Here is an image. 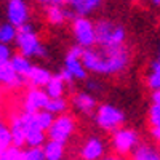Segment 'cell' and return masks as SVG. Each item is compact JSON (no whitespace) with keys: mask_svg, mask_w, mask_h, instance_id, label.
Here are the masks:
<instances>
[{"mask_svg":"<svg viewBox=\"0 0 160 160\" xmlns=\"http://www.w3.org/2000/svg\"><path fill=\"white\" fill-rule=\"evenodd\" d=\"M148 83H149L151 88L160 90V62H158V61L152 64V74L149 75Z\"/></svg>","mask_w":160,"mask_h":160,"instance_id":"obj_25","label":"cell"},{"mask_svg":"<svg viewBox=\"0 0 160 160\" xmlns=\"http://www.w3.org/2000/svg\"><path fill=\"white\" fill-rule=\"evenodd\" d=\"M149 122L152 127H160V106L154 104L149 111Z\"/></svg>","mask_w":160,"mask_h":160,"instance_id":"obj_28","label":"cell"},{"mask_svg":"<svg viewBox=\"0 0 160 160\" xmlns=\"http://www.w3.org/2000/svg\"><path fill=\"white\" fill-rule=\"evenodd\" d=\"M151 133H152V136H154L157 141H160V127H152Z\"/></svg>","mask_w":160,"mask_h":160,"instance_id":"obj_32","label":"cell"},{"mask_svg":"<svg viewBox=\"0 0 160 160\" xmlns=\"http://www.w3.org/2000/svg\"><path fill=\"white\" fill-rule=\"evenodd\" d=\"M133 158H136V160H158L160 158V154L151 148V146H138V148L135 149V152H133Z\"/></svg>","mask_w":160,"mask_h":160,"instance_id":"obj_18","label":"cell"},{"mask_svg":"<svg viewBox=\"0 0 160 160\" xmlns=\"http://www.w3.org/2000/svg\"><path fill=\"white\" fill-rule=\"evenodd\" d=\"M66 108H68V104H66V101L59 96V98H51L45 109L50 111L51 114H61V112L66 111Z\"/></svg>","mask_w":160,"mask_h":160,"instance_id":"obj_24","label":"cell"},{"mask_svg":"<svg viewBox=\"0 0 160 160\" xmlns=\"http://www.w3.org/2000/svg\"><path fill=\"white\" fill-rule=\"evenodd\" d=\"M82 62L93 72L115 74L128 64V51L123 45L101 47V50H85L82 55Z\"/></svg>","mask_w":160,"mask_h":160,"instance_id":"obj_1","label":"cell"},{"mask_svg":"<svg viewBox=\"0 0 160 160\" xmlns=\"http://www.w3.org/2000/svg\"><path fill=\"white\" fill-rule=\"evenodd\" d=\"M138 142V136L131 130H118L114 135V148L118 154H128L135 144Z\"/></svg>","mask_w":160,"mask_h":160,"instance_id":"obj_7","label":"cell"},{"mask_svg":"<svg viewBox=\"0 0 160 160\" xmlns=\"http://www.w3.org/2000/svg\"><path fill=\"white\" fill-rule=\"evenodd\" d=\"M80 47H82V45H80ZM80 47H74L69 51L68 58H66V69H69L74 74V77H77V78H85L87 77V72L83 69L82 62H80V59H82V55H83L85 50H82Z\"/></svg>","mask_w":160,"mask_h":160,"instance_id":"obj_9","label":"cell"},{"mask_svg":"<svg viewBox=\"0 0 160 160\" xmlns=\"http://www.w3.org/2000/svg\"><path fill=\"white\" fill-rule=\"evenodd\" d=\"M18 35V28L15 24H3L2 28H0V40H2V43H8L11 42L13 38Z\"/></svg>","mask_w":160,"mask_h":160,"instance_id":"obj_23","label":"cell"},{"mask_svg":"<svg viewBox=\"0 0 160 160\" xmlns=\"http://www.w3.org/2000/svg\"><path fill=\"white\" fill-rule=\"evenodd\" d=\"M125 40V31L122 26L111 21H101L96 24V42L99 47H118Z\"/></svg>","mask_w":160,"mask_h":160,"instance_id":"obj_2","label":"cell"},{"mask_svg":"<svg viewBox=\"0 0 160 160\" xmlns=\"http://www.w3.org/2000/svg\"><path fill=\"white\" fill-rule=\"evenodd\" d=\"M16 42H18V47L21 50V55L24 56H34V55H38V56H45V51H43V47L40 45L38 38L35 34L31 32H18L16 35Z\"/></svg>","mask_w":160,"mask_h":160,"instance_id":"obj_5","label":"cell"},{"mask_svg":"<svg viewBox=\"0 0 160 160\" xmlns=\"http://www.w3.org/2000/svg\"><path fill=\"white\" fill-rule=\"evenodd\" d=\"M158 62H160V56H158Z\"/></svg>","mask_w":160,"mask_h":160,"instance_id":"obj_35","label":"cell"},{"mask_svg":"<svg viewBox=\"0 0 160 160\" xmlns=\"http://www.w3.org/2000/svg\"><path fill=\"white\" fill-rule=\"evenodd\" d=\"M28 78L26 75H21L15 71V68L11 66V62H3L2 68H0V80H2V83L8 88H19L22 87L24 80Z\"/></svg>","mask_w":160,"mask_h":160,"instance_id":"obj_8","label":"cell"},{"mask_svg":"<svg viewBox=\"0 0 160 160\" xmlns=\"http://www.w3.org/2000/svg\"><path fill=\"white\" fill-rule=\"evenodd\" d=\"M10 62H11L13 68H15V71H16L18 74H21V75L28 77V75L31 74V71H32V66H31V62L28 61V56H24V55L13 56V58L10 59Z\"/></svg>","mask_w":160,"mask_h":160,"instance_id":"obj_17","label":"cell"},{"mask_svg":"<svg viewBox=\"0 0 160 160\" xmlns=\"http://www.w3.org/2000/svg\"><path fill=\"white\" fill-rule=\"evenodd\" d=\"M7 15H8L10 22L15 24L16 28H19L28 19V7H26V3L22 0H10L8 8H7Z\"/></svg>","mask_w":160,"mask_h":160,"instance_id":"obj_11","label":"cell"},{"mask_svg":"<svg viewBox=\"0 0 160 160\" xmlns=\"http://www.w3.org/2000/svg\"><path fill=\"white\" fill-rule=\"evenodd\" d=\"M47 18L51 24H62L66 16V11L59 8V5H48L47 7Z\"/></svg>","mask_w":160,"mask_h":160,"instance_id":"obj_20","label":"cell"},{"mask_svg":"<svg viewBox=\"0 0 160 160\" xmlns=\"http://www.w3.org/2000/svg\"><path fill=\"white\" fill-rule=\"evenodd\" d=\"M64 80L61 78V75H55L51 77V80L45 85L47 87V93L50 95V98H59L64 91Z\"/></svg>","mask_w":160,"mask_h":160,"instance_id":"obj_19","label":"cell"},{"mask_svg":"<svg viewBox=\"0 0 160 160\" xmlns=\"http://www.w3.org/2000/svg\"><path fill=\"white\" fill-rule=\"evenodd\" d=\"M74 35L77 38L78 45L90 48L96 42V28H93V24L88 19L77 18L74 19Z\"/></svg>","mask_w":160,"mask_h":160,"instance_id":"obj_4","label":"cell"},{"mask_svg":"<svg viewBox=\"0 0 160 160\" xmlns=\"http://www.w3.org/2000/svg\"><path fill=\"white\" fill-rule=\"evenodd\" d=\"M59 75H61V78L64 80L66 83H72V78H74V74H72V72H71L69 69H66V71H62V72H61Z\"/></svg>","mask_w":160,"mask_h":160,"instance_id":"obj_30","label":"cell"},{"mask_svg":"<svg viewBox=\"0 0 160 160\" xmlns=\"http://www.w3.org/2000/svg\"><path fill=\"white\" fill-rule=\"evenodd\" d=\"M123 114L118 109L112 108V106H101L96 115V122L102 130L114 131L123 123Z\"/></svg>","mask_w":160,"mask_h":160,"instance_id":"obj_3","label":"cell"},{"mask_svg":"<svg viewBox=\"0 0 160 160\" xmlns=\"http://www.w3.org/2000/svg\"><path fill=\"white\" fill-rule=\"evenodd\" d=\"M152 3H155V5H160V0H152Z\"/></svg>","mask_w":160,"mask_h":160,"instance_id":"obj_34","label":"cell"},{"mask_svg":"<svg viewBox=\"0 0 160 160\" xmlns=\"http://www.w3.org/2000/svg\"><path fill=\"white\" fill-rule=\"evenodd\" d=\"M152 101H154V104H158L160 106V90H155L152 93Z\"/></svg>","mask_w":160,"mask_h":160,"instance_id":"obj_33","label":"cell"},{"mask_svg":"<svg viewBox=\"0 0 160 160\" xmlns=\"http://www.w3.org/2000/svg\"><path fill=\"white\" fill-rule=\"evenodd\" d=\"M29 82L34 85V87H42V85H47L50 80H51V75L48 71L42 69V68H32L31 74L28 75Z\"/></svg>","mask_w":160,"mask_h":160,"instance_id":"obj_16","label":"cell"},{"mask_svg":"<svg viewBox=\"0 0 160 160\" xmlns=\"http://www.w3.org/2000/svg\"><path fill=\"white\" fill-rule=\"evenodd\" d=\"M74 127H75V123H74L72 117L61 115L56 120H53V123L48 130V136H50V139L66 142V139H68L71 136V133L74 131Z\"/></svg>","mask_w":160,"mask_h":160,"instance_id":"obj_6","label":"cell"},{"mask_svg":"<svg viewBox=\"0 0 160 160\" xmlns=\"http://www.w3.org/2000/svg\"><path fill=\"white\" fill-rule=\"evenodd\" d=\"M64 142L61 141H56V139H51L45 144L43 148V152H45V158L48 160H59L64 154Z\"/></svg>","mask_w":160,"mask_h":160,"instance_id":"obj_14","label":"cell"},{"mask_svg":"<svg viewBox=\"0 0 160 160\" xmlns=\"http://www.w3.org/2000/svg\"><path fill=\"white\" fill-rule=\"evenodd\" d=\"M45 158L43 149H40V146H31V149L24 151V160H42Z\"/></svg>","mask_w":160,"mask_h":160,"instance_id":"obj_27","label":"cell"},{"mask_svg":"<svg viewBox=\"0 0 160 160\" xmlns=\"http://www.w3.org/2000/svg\"><path fill=\"white\" fill-rule=\"evenodd\" d=\"M10 61V50L5 43H2V47H0V62H8Z\"/></svg>","mask_w":160,"mask_h":160,"instance_id":"obj_29","label":"cell"},{"mask_svg":"<svg viewBox=\"0 0 160 160\" xmlns=\"http://www.w3.org/2000/svg\"><path fill=\"white\" fill-rule=\"evenodd\" d=\"M66 3L72 10H75L78 15H87L99 7L101 0H66Z\"/></svg>","mask_w":160,"mask_h":160,"instance_id":"obj_13","label":"cell"},{"mask_svg":"<svg viewBox=\"0 0 160 160\" xmlns=\"http://www.w3.org/2000/svg\"><path fill=\"white\" fill-rule=\"evenodd\" d=\"M0 158L2 160H24V151L19 149V146L10 144L7 149H0Z\"/></svg>","mask_w":160,"mask_h":160,"instance_id":"obj_21","label":"cell"},{"mask_svg":"<svg viewBox=\"0 0 160 160\" xmlns=\"http://www.w3.org/2000/svg\"><path fill=\"white\" fill-rule=\"evenodd\" d=\"M38 2L47 3V5H61L62 2H66V0H38Z\"/></svg>","mask_w":160,"mask_h":160,"instance_id":"obj_31","label":"cell"},{"mask_svg":"<svg viewBox=\"0 0 160 160\" xmlns=\"http://www.w3.org/2000/svg\"><path fill=\"white\" fill-rule=\"evenodd\" d=\"M104 152V146L99 139L96 138H91L90 141L85 142V146L82 148V157L87 158V160H95V158H99Z\"/></svg>","mask_w":160,"mask_h":160,"instance_id":"obj_12","label":"cell"},{"mask_svg":"<svg viewBox=\"0 0 160 160\" xmlns=\"http://www.w3.org/2000/svg\"><path fill=\"white\" fill-rule=\"evenodd\" d=\"M35 120H37V125L42 128V130H50L51 123H53V114L50 111H37L35 112Z\"/></svg>","mask_w":160,"mask_h":160,"instance_id":"obj_22","label":"cell"},{"mask_svg":"<svg viewBox=\"0 0 160 160\" xmlns=\"http://www.w3.org/2000/svg\"><path fill=\"white\" fill-rule=\"evenodd\" d=\"M74 104H75V108L78 111H82L83 114H91L93 109H95V106H96V101L90 95H87V93H82V95H77L74 98Z\"/></svg>","mask_w":160,"mask_h":160,"instance_id":"obj_15","label":"cell"},{"mask_svg":"<svg viewBox=\"0 0 160 160\" xmlns=\"http://www.w3.org/2000/svg\"><path fill=\"white\" fill-rule=\"evenodd\" d=\"M50 102V95L43 93L40 90H31L26 96V102H24V111L29 112H37L40 109H45L47 104Z\"/></svg>","mask_w":160,"mask_h":160,"instance_id":"obj_10","label":"cell"},{"mask_svg":"<svg viewBox=\"0 0 160 160\" xmlns=\"http://www.w3.org/2000/svg\"><path fill=\"white\" fill-rule=\"evenodd\" d=\"M10 144H13V133L5 125L0 127V149H7Z\"/></svg>","mask_w":160,"mask_h":160,"instance_id":"obj_26","label":"cell"}]
</instances>
